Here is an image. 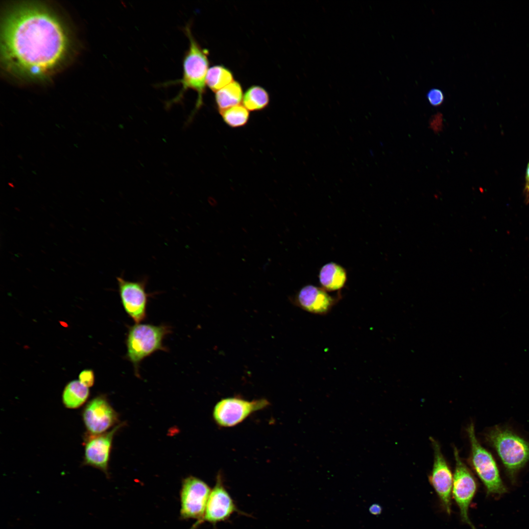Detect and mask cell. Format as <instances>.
I'll use <instances>...</instances> for the list:
<instances>
[{
  "instance_id": "14",
  "label": "cell",
  "mask_w": 529,
  "mask_h": 529,
  "mask_svg": "<svg viewBox=\"0 0 529 529\" xmlns=\"http://www.w3.org/2000/svg\"><path fill=\"white\" fill-rule=\"evenodd\" d=\"M341 298L340 293L330 295L322 288L312 285L302 287L293 298L294 304L309 313L325 315Z\"/></svg>"
},
{
  "instance_id": "5",
  "label": "cell",
  "mask_w": 529,
  "mask_h": 529,
  "mask_svg": "<svg viewBox=\"0 0 529 529\" xmlns=\"http://www.w3.org/2000/svg\"><path fill=\"white\" fill-rule=\"evenodd\" d=\"M467 432L471 446V464L486 490L487 495H502L507 491L500 476L497 463L492 454L481 446L476 437L471 423Z\"/></svg>"
},
{
  "instance_id": "16",
  "label": "cell",
  "mask_w": 529,
  "mask_h": 529,
  "mask_svg": "<svg viewBox=\"0 0 529 529\" xmlns=\"http://www.w3.org/2000/svg\"><path fill=\"white\" fill-rule=\"evenodd\" d=\"M90 395L88 387L79 380H73L65 386L62 393V402L67 408L75 409L81 407Z\"/></svg>"
},
{
  "instance_id": "18",
  "label": "cell",
  "mask_w": 529,
  "mask_h": 529,
  "mask_svg": "<svg viewBox=\"0 0 529 529\" xmlns=\"http://www.w3.org/2000/svg\"><path fill=\"white\" fill-rule=\"evenodd\" d=\"M232 72L222 65L214 66L209 69L206 77V85L216 92L234 81Z\"/></svg>"
},
{
  "instance_id": "9",
  "label": "cell",
  "mask_w": 529,
  "mask_h": 529,
  "mask_svg": "<svg viewBox=\"0 0 529 529\" xmlns=\"http://www.w3.org/2000/svg\"><path fill=\"white\" fill-rule=\"evenodd\" d=\"M117 280L119 295L125 313L135 323H140L146 318L148 298L152 295L146 291L147 279L132 281L119 276Z\"/></svg>"
},
{
  "instance_id": "2",
  "label": "cell",
  "mask_w": 529,
  "mask_h": 529,
  "mask_svg": "<svg viewBox=\"0 0 529 529\" xmlns=\"http://www.w3.org/2000/svg\"><path fill=\"white\" fill-rule=\"evenodd\" d=\"M185 32L189 39V46L183 61V76L175 83L181 84V89L176 97L168 102L167 106L181 101L185 93L189 89L194 91L197 98L193 111L196 113L203 104V96L206 91V77L209 70L208 51L203 48L194 37L191 26L185 27Z\"/></svg>"
},
{
  "instance_id": "24",
  "label": "cell",
  "mask_w": 529,
  "mask_h": 529,
  "mask_svg": "<svg viewBox=\"0 0 529 529\" xmlns=\"http://www.w3.org/2000/svg\"><path fill=\"white\" fill-rule=\"evenodd\" d=\"M526 188L529 191V163L528 165L526 171Z\"/></svg>"
},
{
  "instance_id": "21",
  "label": "cell",
  "mask_w": 529,
  "mask_h": 529,
  "mask_svg": "<svg viewBox=\"0 0 529 529\" xmlns=\"http://www.w3.org/2000/svg\"><path fill=\"white\" fill-rule=\"evenodd\" d=\"M427 97L429 103L433 106L441 105L444 99L442 91L436 88L430 90L427 93Z\"/></svg>"
},
{
  "instance_id": "8",
  "label": "cell",
  "mask_w": 529,
  "mask_h": 529,
  "mask_svg": "<svg viewBox=\"0 0 529 529\" xmlns=\"http://www.w3.org/2000/svg\"><path fill=\"white\" fill-rule=\"evenodd\" d=\"M211 489L202 480L193 476L185 479L180 492V515L183 519H196L200 524Z\"/></svg>"
},
{
  "instance_id": "23",
  "label": "cell",
  "mask_w": 529,
  "mask_h": 529,
  "mask_svg": "<svg viewBox=\"0 0 529 529\" xmlns=\"http://www.w3.org/2000/svg\"><path fill=\"white\" fill-rule=\"evenodd\" d=\"M369 511L374 515H380L382 511V507L378 504H373L369 507Z\"/></svg>"
},
{
  "instance_id": "11",
  "label": "cell",
  "mask_w": 529,
  "mask_h": 529,
  "mask_svg": "<svg viewBox=\"0 0 529 529\" xmlns=\"http://www.w3.org/2000/svg\"><path fill=\"white\" fill-rule=\"evenodd\" d=\"M430 440L434 453L433 468L429 477L431 484L448 514L451 513V493L453 475L442 453L439 443L434 438Z\"/></svg>"
},
{
  "instance_id": "12",
  "label": "cell",
  "mask_w": 529,
  "mask_h": 529,
  "mask_svg": "<svg viewBox=\"0 0 529 529\" xmlns=\"http://www.w3.org/2000/svg\"><path fill=\"white\" fill-rule=\"evenodd\" d=\"M120 427L121 425H117L110 431L99 434L86 433L83 442V465L97 468L108 475L113 439Z\"/></svg>"
},
{
  "instance_id": "7",
  "label": "cell",
  "mask_w": 529,
  "mask_h": 529,
  "mask_svg": "<svg viewBox=\"0 0 529 529\" xmlns=\"http://www.w3.org/2000/svg\"><path fill=\"white\" fill-rule=\"evenodd\" d=\"M455 469L453 475V497L457 504L462 522L476 529L468 516L469 506L477 489L475 479L460 457L456 447L454 448Z\"/></svg>"
},
{
  "instance_id": "3",
  "label": "cell",
  "mask_w": 529,
  "mask_h": 529,
  "mask_svg": "<svg viewBox=\"0 0 529 529\" xmlns=\"http://www.w3.org/2000/svg\"><path fill=\"white\" fill-rule=\"evenodd\" d=\"M486 442L495 451L505 473L515 482L518 473L529 461V442L508 428L496 426L485 434Z\"/></svg>"
},
{
  "instance_id": "15",
  "label": "cell",
  "mask_w": 529,
  "mask_h": 529,
  "mask_svg": "<svg viewBox=\"0 0 529 529\" xmlns=\"http://www.w3.org/2000/svg\"><path fill=\"white\" fill-rule=\"evenodd\" d=\"M318 278L321 288L327 291L341 289L347 281V272L340 265L334 263H327L320 268Z\"/></svg>"
},
{
  "instance_id": "17",
  "label": "cell",
  "mask_w": 529,
  "mask_h": 529,
  "mask_svg": "<svg viewBox=\"0 0 529 529\" xmlns=\"http://www.w3.org/2000/svg\"><path fill=\"white\" fill-rule=\"evenodd\" d=\"M243 96L241 86L235 80L216 92L215 100L219 112L240 104L242 101Z\"/></svg>"
},
{
  "instance_id": "1",
  "label": "cell",
  "mask_w": 529,
  "mask_h": 529,
  "mask_svg": "<svg viewBox=\"0 0 529 529\" xmlns=\"http://www.w3.org/2000/svg\"><path fill=\"white\" fill-rule=\"evenodd\" d=\"M63 22L46 4H9L1 22L0 58L5 72L18 79H46L66 62L71 49Z\"/></svg>"
},
{
  "instance_id": "10",
  "label": "cell",
  "mask_w": 529,
  "mask_h": 529,
  "mask_svg": "<svg viewBox=\"0 0 529 529\" xmlns=\"http://www.w3.org/2000/svg\"><path fill=\"white\" fill-rule=\"evenodd\" d=\"M82 416L86 433L94 435L105 433L118 421V413L103 395L89 401L82 410Z\"/></svg>"
},
{
  "instance_id": "22",
  "label": "cell",
  "mask_w": 529,
  "mask_h": 529,
  "mask_svg": "<svg viewBox=\"0 0 529 529\" xmlns=\"http://www.w3.org/2000/svg\"><path fill=\"white\" fill-rule=\"evenodd\" d=\"M79 381L88 387L93 386L95 383L94 372L91 369L82 371L79 375Z\"/></svg>"
},
{
  "instance_id": "20",
  "label": "cell",
  "mask_w": 529,
  "mask_h": 529,
  "mask_svg": "<svg viewBox=\"0 0 529 529\" xmlns=\"http://www.w3.org/2000/svg\"><path fill=\"white\" fill-rule=\"evenodd\" d=\"M219 113L226 124L232 127L244 125L249 118L248 110L241 104L231 107Z\"/></svg>"
},
{
  "instance_id": "6",
  "label": "cell",
  "mask_w": 529,
  "mask_h": 529,
  "mask_svg": "<svg viewBox=\"0 0 529 529\" xmlns=\"http://www.w3.org/2000/svg\"><path fill=\"white\" fill-rule=\"evenodd\" d=\"M269 402L262 398L252 401L240 397H228L219 401L213 410V417L219 427H234L241 423L255 412L268 407Z\"/></svg>"
},
{
  "instance_id": "13",
  "label": "cell",
  "mask_w": 529,
  "mask_h": 529,
  "mask_svg": "<svg viewBox=\"0 0 529 529\" xmlns=\"http://www.w3.org/2000/svg\"><path fill=\"white\" fill-rule=\"evenodd\" d=\"M235 512L244 514L238 509L226 490L219 473L216 477L214 487L211 489L201 523L207 522L215 525L228 520Z\"/></svg>"
},
{
  "instance_id": "19",
  "label": "cell",
  "mask_w": 529,
  "mask_h": 529,
  "mask_svg": "<svg viewBox=\"0 0 529 529\" xmlns=\"http://www.w3.org/2000/svg\"><path fill=\"white\" fill-rule=\"evenodd\" d=\"M269 96L267 92L260 86L253 85L244 93L242 103L250 111H259L264 109L269 104Z\"/></svg>"
},
{
  "instance_id": "4",
  "label": "cell",
  "mask_w": 529,
  "mask_h": 529,
  "mask_svg": "<svg viewBox=\"0 0 529 529\" xmlns=\"http://www.w3.org/2000/svg\"><path fill=\"white\" fill-rule=\"evenodd\" d=\"M171 329L168 325L150 324L136 323L128 327L125 358L132 364L137 376L143 360L157 351H168L163 340L171 332Z\"/></svg>"
}]
</instances>
